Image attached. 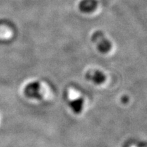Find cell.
Returning <instances> with one entry per match:
<instances>
[{
    "label": "cell",
    "mask_w": 147,
    "mask_h": 147,
    "mask_svg": "<svg viewBox=\"0 0 147 147\" xmlns=\"http://www.w3.org/2000/svg\"><path fill=\"white\" fill-rule=\"evenodd\" d=\"M91 41L96 46L101 53H107L111 50L112 43L102 31H96L92 34Z\"/></svg>",
    "instance_id": "1"
},
{
    "label": "cell",
    "mask_w": 147,
    "mask_h": 147,
    "mask_svg": "<svg viewBox=\"0 0 147 147\" xmlns=\"http://www.w3.org/2000/svg\"><path fill=\"white\" fill-rule=\"evenodd\" d=\"M25 96L30 99L40 100L42 95L41 92V85L38 82H29L24 89Z\"/></svg>",
    "instance_id": "2"
},
{
    "label": "cell",
    "mask_w": 147,
    "mask_h": 147,
    "mask_svg": "<svg viewBox=\"0 0 147 147\" xmlns=\"http://www.w3.org/2000/svg\"><path fill=\"white\" fill-rule=\"evenodd\" d=\"M85 78L95 84L100 85L106 81V76L102 71L100 70H89L86 73Z\"/></svg>",
    "instance_id": "3"
},
{
    "label": "cell",
    "mask_w": 147,
    "mask_h": 147,
    "mask_svg": "<svg viewBox=\"0 0 147 147\" xmlns=\"http://www.w3.org/2000/svg\"><path fill=\"white\" fill-rule=\"evenodd\" d=\"M97 7V1L96 0H82L79 3V10L84 13L93 12Z\"/></svg>",
    "instance_id": "4"
},
{
    "label": "cell",
    "mask_w": 147,
    "mask_h": 147,
    "mask_svg": "<svg viewBox=\"0 0 147 147\" xmlns=\"http://www.w3.org/2000/svg\"><path fill=\"white\" fill-rule=\"evenodd\" d=\"M71 110L74 113L78 114L81 113L84 106V100L82 98H76L71 100L69 103Z\"/></svg>",
    "instance_id": "5"
},
{
    "label": "cell",
    "mask_w": 147,
    "mask_h": 147,
    "mask_svg": "<svg viewBox=\"0 0 147 147\" xmlns=\"http://www.w3.org/2000/svg\"><path fill=\"white\" fill-rule=\"evenodd\" d=\"M122 100H123V101H124V102H127V101L128 100V98H127V97H123Z\"/></svg>",
    "instance_id": "6"
}]
</instances>
